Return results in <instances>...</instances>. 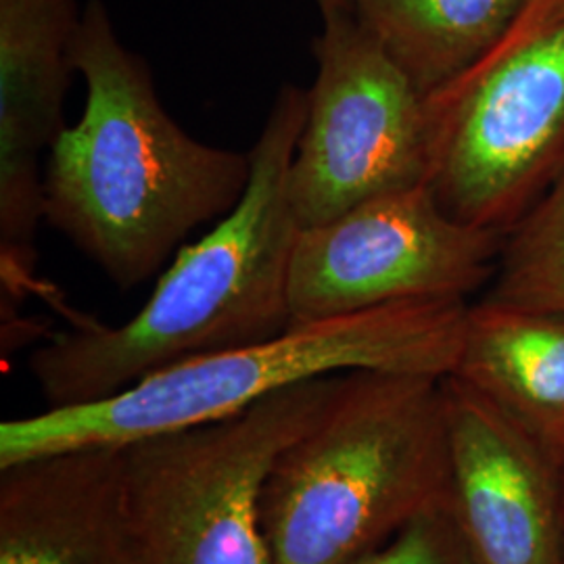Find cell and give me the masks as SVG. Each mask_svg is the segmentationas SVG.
<instances>
[{
	"instance_id": "52a82bcc",
	"label": "cell",
	"mask_w": 564,
	"mask_h": 564,
	"mask_svg": "<svg viewBox=\"0 0 564 564\" xmlns=\"http://www.w3.org/2000/svg\"><path fill=\"white\" fill-rule=\"evenodd\" d=\"M321 18L312 42L316 78L289 167V199L302 228L424 184L429 174L423 95L351 9Z\"/></svg>"
},
{
	"instance_id": "277c9868",
	"label": "cell",
	"mask_w": 564,
	"mask_h": 564,
	"mask_svg": "<svg viewBox=\"0 0 564 564\" xmlns=\"http://www.w3.org/2000/svg\"><path fill=\"white\" fill-rule=\"evenodd\" d=\"M470 303L408 300L316 323L265 341L172 364L101 402L46 408L0 424V466L80 445H126L216 423L286 387L351 370L449 377Z\"/></svg>"
},
{
	"instance_id": "9a60e30c",
	"label": "cell",
	"mask_w": 564,
	"mask_h": 564,
	"mask_svg": "<svg viewBox=\"0 0 564 564\" xmlns=\"http://www.w3.org/2000/svg\"><path fill=\"white\" fill-rule=\"evenodd\" d=\"M358 564H479L452 505L424 512Z\"/></svg>"
},
{
	"instance_id": "9c48e42d",
	"label": "cell",
	"mask_w": 564,
	"mask_h": 564,
	"mask_svg": "<svg viewBox=\"0 0 564 564\" xmlns=\"http://www.w3.org/2000/svg\"><path fill=\"white\" fill-rule=\"evenodd\" d=\"M82 11L78 0H0V274L11 302L36 289L41 158L67 128L63 102Z\"/></svg>"
},
{
	"instance_id": "ba28073f",
	"label": "cell",
	"mask_w": 564,
	"mask_h": 564,
	"mask_svg": "<svg viewBox=\"0 0 564 564\" xmlns=\"http://www.w3.org/2000/svg\"><path fill=\"white\" fill-rule=\"evenodd\" d=\"M505 237L449 216L424 182L358 203L295 242L291 323L408 300H466L496 274Z\"/></svg>"
},
{
	"instance_id": "7c38bea8",
	"label": "cell",
	"mask_w": 564,
	"mask_h": 564,
	"mask_svg": "<svg viewBox=\"0 0 564 564\" xmlns=\"http://www.w3.org/2000/svg\"><path fill=\"white\" fill-rule=\"evenodd\" d=\"M454 377L564 466V312L481 300L468 310Z\"/></svg>"
},
{
	"instance_id": "7a4b0ae2",
	"label": "cell",
	"mask_w": 564,
	"mask_h": 564,
	"mask_svg": "<svg viewBox=\"0 0 564 564\" xmlns=\"http://www.w3.org/2000/svg\"><path fill=\"white\" fill-rule=\"evenodd\" d=\"M307 90L282 84L251 151L239 205L184 245L141 312L120 326L76 323L30 358L46 408L101 402L172 364L272 339L291 326L289 276L302 226L289 167Z\"/></svg>"
},
{
	"instance_id": "4fadbf2b",
	"label": "cell",
	"mask_w": 564,
	"mask_h": 564,
	"mask_svg": "<svg viewBox=\"0 0 564 564\" xmlns=\"http://www.w3.org/2000/svg\"><path fill=\"white\" fill-rule=\"evenodd\" d=\"M524 0H351V11L429 97L498 42Z\"/></svg>"
},
{
	"instance_id": "2e32d148",
	"label": "cell",
	"mask_w": 564,
	"mask_h": 564,
	"mask_svg": "<svg viewBox=\"0 0 564 564\" xmlns=\"http://www.w3.org/2000/svg\"><path fill=\"white\" fill-rule=\"evenodd\" d=\"M318 11H330V9H351V0H314Z\"/></svg>"
},
{
	"instance_id": "5b68a950",
	"label": "cell",
	"mask_w": 564,
	"mask_h": 564,
	"mask_svg": "<svg viewBox=\"0 0 564 564\" xmlns=\"http://www.w3.org/2000/svg\"><path fill=\"white\" fill-rule=\"evenodd\" d=\"M424 116L426 184L449 216L505 237L564 163V0H524Z\"/></svg>"
},
{
	"instance_id": "e0dca14e",
	"label": "cell",
	"mask_w": 564,
	"mask_h": 564,
	"mask_svg": "<svg viewBox=\"0 0 564 564\" xmlns=\"http://www.w3.org/2000/svg\"><path fill=\"white\" fill-rule=\"evenodd\" d=\"M561 481H563V535H564V466L561 468Z\"/></svg>"
},
{
	"instance_id": "6da1fadb",
	"label": "cell",
	"mask_w": 564,
	"mask_h": 564,
	"mask_svg": "<svg viewBox=\"0 0 564 564\" xmlns=\"http://www.w3.org/2000/svg\"><path fill=\"white\" fill-rule=\"evenodd\" d=\"M74 69L86 101L48 151L44 223L130 291L239 205L251 151L197 141L165 111L149 63L121 42L102 0L84 4Z\"/></svg>"
},
{
	"instance_id": "8992f818",
	"label": "cell",
	"mask_w": 564,
	"mask_h": 564,
	"mask_svg": "<svg viewBox=\"0 0 564 564\" xmlns=\"http://www.w3.org/2000/svg\"><path fill=\"white\" fill-rule=\"evenodd\" d=\"M341 375L286 387L224 421L123 445L144 563L272 564L263 487L282 452L323 416Z\"/></svg>"
},
{
	"instance_id": "5bb4252c",
	"label": "cell",
	"mask_w": 564,
	"mask_h": 564,
	"mask_svg": "<svg viewBox=\"0 0 564 564\" xmlns=\"http://www.w3.org/2000/svg\"><path fill=\"white\" fill-rule=\"evenodd\" d=\"M487 302L564 312V163L505 235Z\"/></svg>"
},
{
	"instance_id": "8fae6325",
	"label": "cell",
	"mask_w": 564,
	"mask_h": 564,
	"mask_svg": "<svg viewBox=\"0 0 564 564\" xmlns=\"http://www.w3.org/2000/svg\"><path fill=\"white\" fill-rule=\"evenodd\" d=\"M0 564H147L123 445H80L0 466Z\"/></svg>"
},
{
	"instance_id": "3957f363",
	"label": "cell",
	"mask_w": 564,
	"mask_h": 564,
	"mask_svg": "<svg viewBox=\"0 0 564 564\" xmlns=\"http://www.w3.org/2000/svg\"><path fill=\"white\" fill-rule=\"evenodd\" d=\"M444 379L343 372L323 416L282 452L263 487L272 564H358L452 505Z\"/></svg>"
},
{
	"instance_id": "30bf717a",
	"label": "cell",
	"mask_w": 564,
	"mask_h": 564,
	"mask_svg": "<svg viewBox=\"0 0 564 564\" xmlns=\"http://www.w3.org/2000/svg\"><path fill=\"white\" fill-rule=\"evenodd\" d=\"M452 510L479 564H564L561 466L477 389L444 379Z\"/></svg>"
}]
</instances>
